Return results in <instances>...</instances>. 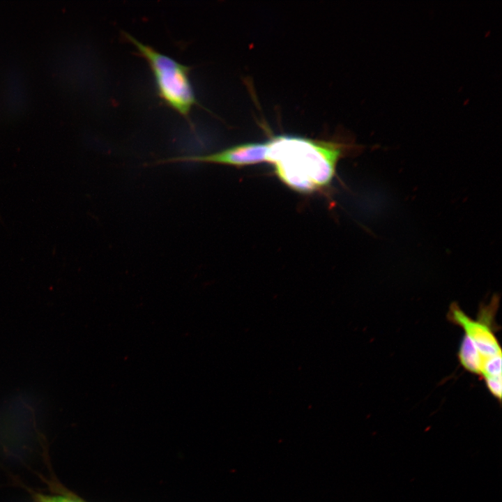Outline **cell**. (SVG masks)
Returning a JSON list of instances; mask_svg holds the SVG:
<instances>
[{
    "mask_svg": "<svg viewBox=\"0 0 502 502\" xmlns=\"http://www.w3.org/2000/svg\"><path fill=\"white\" fill-rule=\"evenodd\" d=\"M266 162L277 178L302 194L324 190L332 182L347 145L293 135H278L267 142Z\"/></svg>",
    "mask_w": 502,
    "mask_h": 502,
    "instance_id": "1",
    "label": "cell"
},
{
    "mask_svg": "<svg viewBox=\"0 0 502 502\" xmlns=\"http://www.w3.org/2000/svg\"><path fill=\"white\" fill-rule=\"evenodd\" d=\"M124 35L148 63L160 98L181 116L188 119L192 107L198 104L190 79L189 66L159 52L128 33Z\"/></svg>",
    "mask_w": 502,
    "mask_h": 502,
    "instance_id": "2",
    "label": "cell"
},
{
    "mask_svg": "<svg viewBox=\"0 0 502 502\" xmlns=\"http://www.w3.org/2000/svg\"><path fill=\"white\" fill-rule=\"evenodd\" d=\"M498 303L494 297L489 305L481 307L477 320L466 315L455 303L451 305L448 313V319L464 330V335L472 341L485 363L492 357L501 355V349L493 329Z\"/></svg>",
    "mask_w": 502,
    "mask_h": 502,
    "instance_id": "3",
    "label": "cell"
},
{
    "mask_svg": "<svg viewBox=\"0 0 502 502\" xmlns=\"http://www.w3.org/2000/svg\"><path fill=\"white\" fill-rule=\"evenodd\" d=\"M268 144L266 142H246L210 154L181 156L164 162H194L243 167L266 162Z\"/></svg>",
    "mask_w": 502,
    "mask_h": 502,
    "instance_id": "4",
    "label": "cell"
},
{
    "mask_svg": "<svg viewBox=\"0 0 502 502\" xmlns=\"http://www.w3.org/2000/svg\"><path fill=\"white\" fill-rule=\"evenodd\" d=\"M458 358L462 367L471 373L480 375L485 360L472 341L464 335L461 341Z\"/></svg>",
    "mask_w": 502,
    "mask_h": 502,
    "instance_id": "5",
    "label": "cell"
},
{
    "mask_svg": "<svg viewBox=\"0 0 502 502\" xmlns=\"http://www.w3.org/2000/svg\"><path fill=\"white\" fill-rule=\"evenodd\" d=\"M37 502H84L75 496H46L38 494L36 496Z\"/></svg>",
    "mask_w": 502,
    "mask_h": 502,
    "instance_id": "6",
    "label": "cell"
},
{
    "mask_svg": "<svg viewBox=\"0 0 502 502\" xmlns=\"http://www.w3.org/2000/svg\"><path fill=\"white\" fill-rule=\"evenodd\" d=\"M486 386L492 396L495 397L499 401L501 399V379H491L485 380Z\"/></svg>",
    "mask_w": 502,
    "mask_h": 502,
    "instance_id": "7",
    "label": "cell"
}]
</instances>
